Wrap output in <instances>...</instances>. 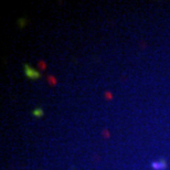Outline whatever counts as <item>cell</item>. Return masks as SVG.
Instances as JSON below:
<instances>
[{
	"label": "cell",
	"mask_w": 170,
	"mask_h": 170,
	"mask_svg": "<svg viewBox=\"0 0 170 170\" xmlns=\"http://www.w3.org/2000/svg\"><path fill=\"white\" fill-rule=\"evenodd\" d=\"M32 115L36 116V117H41V116H43V109L38 107V108H36L33 112H32Z\"/></svg>",
	"instance_id": "3957f363"
},
{
	"label": "cell",
	"mask_w": 170,
	"mask_h": 170,
	"mask_svg": "<svg viewBox=\"0 0 170 170\" xmlns=\"http://www.w3.org/2000/svg\"><path fill=\"white\" fill-rule=\"evenodd\" d=\"M48 81H49V82H50V84H51V85L56 84V80H55L54 77H53V76H52V75L49 76V77H48Z\"/></svg>",
	"instance_id": "277c9868"
},
{
	"label": "cell",
	"mask_w": 170,
	"mask_h": 170,
	"mask_svg": "<svg viewBox=\"0 0 170 170\" xmlns=\"http://www.w3.org/2000/svg\"><path fill=\"white\" fill-rule=\"evenodd\" d=\"M23 70H24V74L29 77V79H31V80H38V79H40V73L38 72V71H36L33 69V67H31V66H29L28 64H25L24 65V67H23Z\"/></svg>",
	"instance_id": "6da1fadb"
},
{
	"label": "cell",
	"mask_w": 170,
	"mask_h": 170,
	"mask_svg": "<svg viewBox=\"0 0 170 170\" xmlns=\"http://www.w3.org/2000/svg\"><path fill=\"white\" fill-rule=\"evenodd\" d=\"M106 96L108 97V98H112V97H113L112 94H109V92H107V93H106Z\"/></svg>",
	"instance_id": "5b68a950"
},
{
	"label": "cell",
	"mask_w": 170,
	"mask_h": 170,
	"mask_svg": "<svg viewBox=\"0 0 170 170\" xmlns=\"http://www.w3.org/2000/svg\"><path fill=\"white\" fill-rule=\"evenodd\" d=\"M166 161L165 160H159V161H154L151 164V167L155 170H164L166 169Z\"/></svg>",
	"instance_id": "7a4b0ae2"
}]
</instances>
